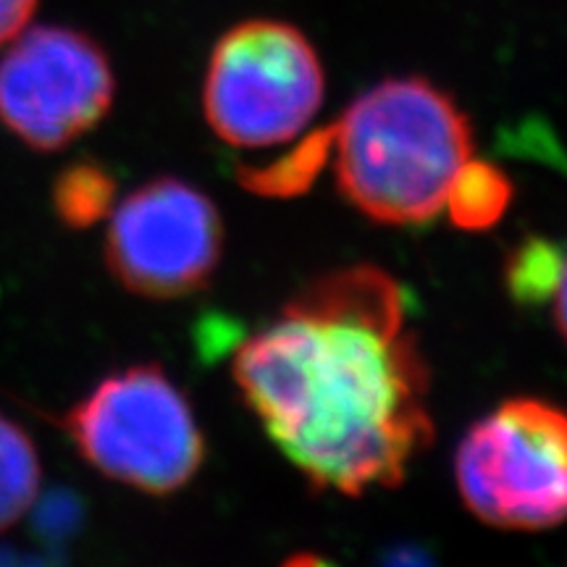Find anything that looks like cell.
I'll return each instance as SVG.
<instances>
[{
	"instance_id": "5",
	"label": "cell",
	"mask_w": 567,
	"mask_h": 567,
	"mask_svg": "<svg viewBox=\"0 0 567 567\" xmlns=\"http://www.w3.org/2000/svg\"><path fill=\"white\" fill-rule=\"evenodd\" d=\"M455 478L478 520L544 530L567 520V413L534 396L502 402L457 446Z\"/></svg>"
},
{
	"instance_id": "8",
	"label": "cell",
	"mask_w": 567,
	"mask_h": 567,
	"mask_svg": "<svg viewBox=\"0 0 567 567\" xmlns=\"http://www.w3.org/2000/svg\"><path fill=\"white\" fill-rule=\"evenodd\" d=\"M513 200V184L492 163L467 161L452 182L444 208L452 224L465 231L488 229L505 216Z\"/></svg>"
},
{
	"instance_id": "7",
	"label": "cell",
	"mask_w": 567,
	"mask_h": 567,
	"mask_svg": "<svg viewBox=\"0 0 567 567\" xmlns=\"http://www.w3.org/2000/svg\"><path fill=\"white\" fill-rule=\"evenodd\" d=\"M224 250V224L208 195L161 176L113 210L105 264L126 289L151 300H176L203 289Z\"/></svg>"
},
{
	"instance_id": "12",
	"label": "cell",
	"mask_w": 567,
	"mask_h": 567,
	"mask_svg": "<svg viewBox=\"0 0 567 567\" xmlns=\"http://www.w3.org/2000/svg\"><path fill=\"white\" fill-rule=\"evenodd\" d=\"M40 0H0V45H9L21 30L30 27Z\"/></svg>"
},
{
	"instance_id": "11",
	"label": "cell",
	"mask_w": 567,
	"mask_h": 567,
	"mask_svg": "<svg viewBox=\"0 0 567 567\" xmlns=\"http://www.w3.org/2000/svg\"><path fill=\"white\" fill-rule=\"evenodd\" d=\"M563 264L565 255L547 239H526L507 258L505 281L509 295L523 305L544 302L547 297L555 295Z\"/></svg>"
},
{
	"instance_id": "4",
	"label": "cell",
	"mask_w": 567,
	"mask_h": 567,
	"mask_svg": "<svg viewBox=\"0 0 567 567\" xmlns=\"http://www.w3.org/2000/svg\"><path fill=\"white\" fill-rule=\"evenodd\" d=\"M323 92V66L310 40L284 21L250 19L213 48L203 109L229 145L271 147L310 124Z\"/></svg>"
},
{
	"instance_id": "2",
	"label": "cell",
	"mask_w": 567,
	"mask_h": 567,
	"mask_svg": "<svg viewBox=\"0 0 567 567\" xmlns=\"http://www.w3.org/2000/svg\"><path fill=\"white\" fill-rule=\"evenodd\" d=\"M329 134L342 195L368 218L389 226L436 218L460 168L473 158L471 118L421 76L375 84Z\"/></svg>"
},
{
	"instance_id": "3",
	"label": "cell",
	"mask_w": 567,
	"mask_h": 567,
	"mask_svg": "<svg viewBox=\"0 0 567 567\" xmlns=\"http://www.w3.org/2000/svg\"><path fill=\"white\" fill-rule=\"evenodd\" d=\"M66 431L87 463L145 494H174L205 460L193 405L155 365L103 379L66 415Z\"/></svg>"
},
{
	"instance_id": "13",
	"label": "cell",
	"mask_w": 567,
	"mask_h": 567,
	"mask_svg": "<svg viewBox=\"0 0 567 567\" xmlns=\"http://www.w3.org/2000/svg\"><path fill=\"white\" fill-rule=\"evenodd\" d=\"M555 318L559 331H563L565 342H567V255H565V264H563V274H559L557 289H555Z\"/></svg>"
},
{
	"instance_id": "6",
	"label": "cell",
	"mask_w": 567,
	"mask_h": 567,
	"mask_svg": "<svg viewBox=\"0 0 567 567\" xmlns=\"http://www.w3.org/2000/svg\"><path fill=\"white\" fill-rule=\"evenodd\" d=\"M116 95L109 55L69 27H32L0 59V122L32 151L53 153L97 126Z\"/></svg>"
},
{
	"instance_id": "9",
	"label": "cell",
	"mask_w": 567,
	"mask_h": 567,
	"mask_svg": "<svg viewBox=\"0 0 567 567\" xmlns=\"http://www.w3.org/2000/svg\"><path fill=\"white\" fill-rule=\"evenodd\" d=\"M40 492V457L24 429L0 415V530L11 528Z\"/></svg>"
},
{
	"instance_id": "1",
	"label": "cell",
	"mask_w": 567,
	"mask_h": 567,
	"mask_svg": "<svg viewBox=\"0 0 567 567\" xmlns=\"http://www.w3.org/2000/svg\"><path fill=\"white\" fill-rule=\"evenodd\" d=\"M410 297L375 266L326 274L234 354V381L310 484L396 486L434 439Z\"/></svg>"
},
{
	"instance_id": "10",
	"label": "cell",
	"mask_w": 567,
	"mask_h": 567,
	"mask_svg": "<svg viewBox=\"0 0 567 567\" xmlns=\"http://www.w3.org/2000/svg\"><path fill=\"white\" fill-rule=\"evenodd\" d=\"M111 174L97 163H74L55 179L53 203L61 221L71 229H84L101 221L113 205Z\"/></svg>"
}]
</instances>
